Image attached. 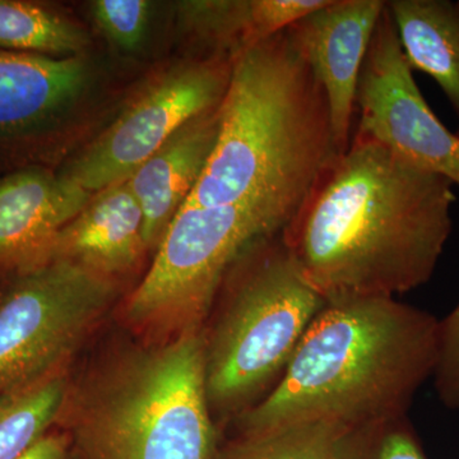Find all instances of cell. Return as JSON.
Listing matches in <instances>:
<instances>
[{
  "mask_svg": "<svg viewBox=\"0 0 459 459\" xmlns=\"http://www.w3.org/2000/svg\"><path fill=\"white\" fill-rule=\"evenodd\" d=\"M232 63L197 57L174 66L142 91L62 174L92 195L126 180L184 126L221 104Z\"/></svg>",
  "mask_w": 459,
  "mask_h": 459,
  "instance_id": "obj_8",
  "label": "cell"
},
{
  "mask_svg": "<svg viewBox=\"0 0 459 459\" xmlns=\"http://www.w3.org/2000/svg\"><path fill=\"white\" fill-rule=\"evenodd\" d=\"M325 304L281 234L250 244L230 265L201 329L205 392L221 433L279 385Z\"/></svg>",
  "mask_w": 459,
  "mask_h": 459,
  "instance_id": "obj_5",
  "label": "cell"
},
{
  "mask_svg": "<svg viewBox=\"0 0 459 459\" xmlns=\"http://www.w3.org/2000/svg\"><path fill=\"white\" fill-rule=\"evenodd\" d=\"M56 428L74 459H212L222 433L205 392L201 331L133 337L71 374Z\"/></svg>",
  "mask_w": 459,
  "mask_h": 459,
  "instance_id": "obj_4",
  "label": "cell"
},
{
  "mask_svg": "<svg viewBox=\"0 0 459 459\" xmlns=\"http://www.w3.org/2000/svg\"><path fill=\"white\" fill-rule=\"evenodd\" d=\"M65 175L41 168L0 180V271L29 270L47 263L66 223L92 199Z\"/></svg>",
  "mask_w": 459,
  "mask_h": 459,
  "instance_id": "obj_11",
  "label": "cell"
},
{
  "mask_svg": "<svg viewBox=\"0 0 459 459\" xmlns=\"http://www.w3.org/2000/svg\"><path fill=\"white\" fill-rule=\"evenodd\" d=\"M325 0L189 2L181 7L186 30L210 50L208 57L234 60L247 48L285 31Z\"/></svg>",
  "mask_w": 459,
  "mask_h": 459,
  "instance_id": "obj_15",
  "label": "cell"
},
{
  "mask_svg": "<svg viewBox=\"0 0 459 459\" xmlns=\"http://www.w3.org/2000/svg\"><path fill=\"white\" fill-rule=\"evenodd\" d=\"M356 111L355 133L459 186V137L440 122L422 96L386 4L362 65Z\"/></svg>",
  "mask_w": 459,
  "mask_h": 459,
  "instance_id": "obj_9",
  "label": "cell"
},
{
  "mask_svg": "<svg viewBox=\"0 0 459 459\" xmlns=\"http://www.w3.org/2000/svg\"><path fill=\"white\" fill-rule=\"evenodd\" d=\"M455 134H457V135H458V137H459V129H458L457 133H455Z\"/></svg>",
  "mask_w": 459,
  "mask_h": 459,
  "instance_id": "obj_24",
  "label": "cell"
},
{
  "mask_svg": "<svg viewBox=\"0 0 459 459\" xmlns=\"http://www.w3.org/2000/svg\"><path fill=\"white\" fill-rule=\"evenodd\" d=\"M346 430L332 422H305L262 433L222 435L212 459H337Z\"/></svg>",
  "mask_w": 459,
  "mask_h": 459,
  "instance_id": "obj_18",
  "label": "cell"
},
{
  "mask_svg": "<svg viewBox=\"0 0 459 459\" xmlns=\"http://www.w3.org/2000/svg\"><path fill=\"white\" fill-rule=\"evenodd\" d=\"M92 17L102 33L124 51L140 49L150 22L147 0H96L91 4Z\"/></svg>",
  "mask_w": 459,
  "mask_h": 459,
  "instance_id": "obj_21",
  "label": "cell"
},
{
  "mask_svg": "<svg viewBox=\"0 0 459 459\" xmlns=\"http://www.w3.org/2000/svg\"><path fill=\"white\" fill-rule=\"evenodd\" d=\"M220 105L184 126L126 179L143 212L148 250L157 249L197 186L219 134Z\"/></svg>",
  "mask_w": 459,
  "mask_h": 459,
  "instance_id": "obj_13",
  "label": "cell"
},
{
  "mask_svg": "<svg viewBox=\"0 0 459 459\" xmlns=\"http://www.w3.org/2000/svg\"><path fill=\"white\" fill-rule=\"evenodd\" d=\"M119 291L117 280L63 259L13 273L0 290V397L68 371Z\"/></svg>",
  "mask_w": 459,
  "mask_h": 459,
  "instance_id": "obj_7",
  "label": "cell"
},
{
  "mask_svg": "<svg viewBox=\"0 0 459 459\" xmlns=\"http://www.w3.org/2000/svg\"><path fill=\"white\" fill-rule=\"evenodd\" d=\"M334 153L325 90L277 33L235 57L216 143L184 204L247 208L283 230Z\"/></svg>",
  "mask_w": 459,
  "mask_h": 459,
  "instance_id": "obj_3",
  "label": "cell"
},
{
  "mask_svg": "<svg viewBox=\"0 0 459 459\" xmlns=\"http://www.w3.org/2000/svg\"><path fill=\"white\" fill-rule=\"evenodd\" d=\"M71 370L0 397V459H20L56 428Z\"/></svg>",
  "mask_w": 459,
  "mask_h": 459,
  "instance_id": "obj_17",
  "label": "cell"
},
{
  "mask_svg": "<svg viewBox=\"0 0 459 459\" xmlns=\"http://www.w3.org/2000/svg\"><path fill=\"white\" fill-rule=\"evenodd\" d=\"M146 252L143 212L128 183L122 180L95 193L60 230L48 262L63 259L119 280Z\"/></svg>",
  "mask_w": 459,
  "mask_h": 459,
  "instance_id": "obj_12",
  "label": "cell"
},
{
  "mask_svg": "<svg viewBox=\"0 0 459 459\" xmlns=\"http://www.w3.org/2000/svg\"><path fill=\"white\" fill-rule=\"evenodd\" d=\"M281 232L276 222L247 208L184 204L146 276L124 301L126 328L144 341L201 331L230 265L250 244Z\"/></svg>",
  "mask_w": 459,
  "mask_h": 459,
  "instance_id": "obj_6",
  "label": "cell"
},
{
  "mask_svg": "<svg viewBox=\"0 0 459 459\" xmlns=\"http://www.w3.org/2000/svg\"><path fill=\"white\" fill-rule=\"evenodd\" d=\"M439 319L397 298L328 301L279 385L230 424L231 434L332 422L346 429L409 415L433 379Z\"/></svg>",
  "mask_w": 459,
  "mask_h": 459,
  "instance_id": "obj_2",
  "label": "cell"
},
{
  "mask_svg": "<svg viewBox=\"0 0 459 459\" xmlns=\"http://www.w3.org/2000/svg\"><path fill=\"white\" fill-rule=\"evenodd\" d=\"M337 459H428L409 415L377 420L349 429Z\"/></svg>",
  "mask_w": 459,
  "mask_h": 459,
  "instance_id": "obj_20",
  "label": "cell"
},
{
  "mask_svg": "<svg viewBox=\"0 0 459 459\" xmlns=\"http://www.w3.org/2000/svg\"><path fill=\"white\" fill-rule=\"evenodd\" d=\"M89 78L80 56L0 53V134L26 131L62 113Z\"/></svg>",
  "mask_w": 459,
  "mask_h": 459,
  "instance_id": "obj_14",
  "label": "cell"
},
{
  "mask_svg": "<svg viewBox=\"0 0 459 459\" xmlns=\"http://www.w3.org/2000/svg\"><path fill=\"white\" fill-rule=\"evenodd\" d=\"M87 33L56 12L20 0H0V48L48 56H77Z\"/></svg>",
  "mask_w": 459,
  "mask_h": 459,
  "instance_id": "obj_19",
  "label": "cell"
},
{
  "mask_svg": "<svg viewBox=\"0 0 459 459\" xmlns=\"http://www.w3.org/2000/svg\"><path fill=\"white\" fill-rule=\"evenodd\" d=\"M385 4V0H325L285 30L327 96L336 155L351 142L359 78Z\"/></svg>",
  "mask_w": 459,
  "mask_h": 459,
  "instance_id": "obj_10",
  "label": "cell"
},
{
  "mask_svg": "<svg viewBox=\"0 0 459 459\" xmlns=\"http://www.w3.org/2000/svg\"><path fill=\"white\" fill-rule=\"evenodd\" d=\"M433 382L443 406L459 412V301L439 319V353Z\"/></svg>",
  "mask_w": 459,
  "mask_h": 459,
  "instance_id": "obj_22",
  "label": "cell"
},
{
  "mask_svg": "<svg viewBox=\"0 0 459 459\" xmlns=\"http://www.w3.org/2000/svg\"><path fill=\"white\" fill-rule=\"evenodd\" d=\"M412 71L430 75L459 115V2H386Z\"/></svg>",
  "mask_w": 459,
  "mask_h": 459,
  "instance_id": "obj_16",
  "label": "cell"
},
{
  "mask_svg": "<svg viewBox=\"0 0 459 459\" xmlns=\"http://www.w3.org/2000/svg\"><path fill=\"white\" fill-rule=\"evenodd\" d=\"M20 459H74V457L68 437L60 429L56 428Z\"/></svg>",
  "mask_w": 459,
  "mask_h": 459,
  "instance_id": "obj_23",
  "label": "cell"
},
{
  "mask_svg": "<svg viewBox=\"0 0 459 459\" xmlns=\"http://www.w3.org/2000/svg\"><path fill=\"white\" fill-rule=\"evenodd\" d=\"M455 184L353 133L281 232L325 301L397 298L433 277L452 234Z\"/></svg>",
  "mask_w": 459,
  "mask_h": 459,
  "instance_id": "obj_1",
  "label": "cell"
}]
</instances>
